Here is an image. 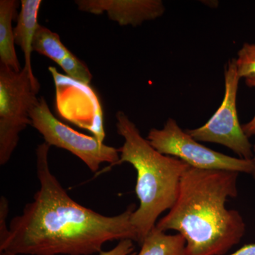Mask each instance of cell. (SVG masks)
I'll return each mask as SVG.
<instances>
[{
	"label": "cell",
	"mask_w": 255,
	"mask_h": 255,
	"mask_svg": "<svg viewBox=\"0 0 255 255\" xmlns=\"http://www.w3.org/2000/svg\"><path fill=\"white\" fill-rule=\"evenodd\" d=\"M225 255H255V243L246 245L235 253Z\"/></svg>",
	"instance_id": "ac0fdd59"
},
{
	"label": "cell",
	"mask_w": 255,
	"mask_h": 255,
	"mask_svg": "<svg viewBox=\"0 0 255 255\" xmlns=\"http://www.w3.org/2000/svg\"><path fill=\"white\" fill-rule=\"evenodd\" d=\"M66 76L85 85H90L92 75L86 64L79 59L73 53H70L58 64Z\"/></svg>",
	"instance_id": "5bb4252c"
},
{
	"label": "cell",
	"mask_w": 255,
	"mask_h": 255,
	"mask_svg": "<svg viewBox=\"0 0 255 255\" xmlns=\"http://www.w3.org/2000/svg\"><path fill=\"white\" fill-rule=\"evenodd\" d=\"M246 82L248 86L255 88V78L247 79ZM242 127H243V131L248 137L255 135V115L251 121L242 126Z\"/></svg>",
	"instance_id": "e0dca14e"
},
{
	"label": "cell",
	"mask_w": 255,
	"mask_h": 255,
	"mask_svg": "<svg viewBox=\"0 0 255 255\" xmlns=\"http://www.w3.org/2000/svg\"><path fill=\"white\" fill-rule=\"evenodd\" d=\"M18 2L16 0L0 1V64L9 67L15 72L21 68L15 49L12 21L16 14Z\"/></svg>",
	"instance_id": "8fae6325"
},
{
	"label": "cell",
	"mask_w": 255,
	"mask_h": 255,
	"mask_svg": "<svg viewBox=\"0 0 255 255\" xmlns=\"http://www.w3.org/2000/svg\"><path fill=\"white\" fill-rule=\"evenodd\" d=\"M0 255H17L13 253H7V252H0Z\"/></svg>",
	"instance_id": "ffe728a7"
},
{
	"label": "cell",
	"mask_w": 255,
	"mask_h": 255,
	"mask_svg": "<svg viewBox=\"0 0 255 255\" xmlns=\"http://www.w3.org/2000/svg\"><path fill=\"white\" fill-rule=\"evenodd\" d=\"M253 150H254L255 152V144L254 146H253ZM253 160L254 161V162L255 164V156H254V157H253ZM252 175H253V178H254V179H255V168L254 172H253V173L252 174Z\"/></svg>",
	"instance_id": "d6986e66"
},
{
	"label": "cell",
	"mask_w": 255,
	"mask_h": 255,
	"mask_svg": "<svg viewBox=\"0 0 255 255\" xmlns=\"http://www.w3.org/2000/svg\"><path fill=\"white\" fill-rule=\"evenodd\" d=\"M32 50L48 57L57 64H59L70 53L58 33L40 23L32 41Z\"/></svg>",
	"instance_id": "4fadbf2b"
},
{
	"label": "cell",
	"mask_w": 255,
	"mask_h": 255,
	"mask_svg": "<svg viewBox=\"0 0 255 255\" xmlns=\"http://www.w3.org/2000/svg\"><path fill=\"white\" fill-rule=\"evenodd\" d=\"M50 146L37 147L36 174L40 189L22 214L13 218L0 237V252L17 255H92L108 242L131 240L137 235L131 223L134 204L122 214L107 216L73 200L50 171Z\"/></svg>",
	"instance_id": "6da1fadb"
},
{
	"label": "cell",
	"mask_w": 255,
	"mask_h": 255,
	"mask_svg": "<svg viewBox=\"0 0 255 255\" xmlns=\"http://www.w3.org/2000/svg\"><path fill=\"white\" fill-rule=\"evenodd\" d=\"M133 242L131 240H122L113 249L102 251L98 255H136Z\"/></svg>",
	"instance_id": "2e32d148"
},
{
	"label": "cell",
	"mask_w": 255,
	"mask_h": 255,
	"mask_svg": "<svg viewBox=\"0 0 255 255\" xmlns=\"http://www.w3.org/2000/svg\"><path fill=\"white\" fill-rule=\"evenodd\" d=\"M48 70L55 81L58 114L62 118L90 130L94 136L104 142L106 135L102 107L80 105L99 102L92 87L60 74L53 67H50Z\"/></svg>",
	"instance_id": "ba28073f"
},
{
	"label": "cell",
	"mask_w": 255,
	"mask_h": 255,
	"mask_svg": "<svg viewBox=\"0 0 255 255\" xmlns=\"http://www.w3.org/2000/svg\"><path fill=\"white\" fill-rule=\"evenodd\" d=\"M79 10L100 15L106 12L120 26H137L162 16L165 11L161 0H77Z\"/></svg>",
	"instance_id": "9c48e42d"
},
{
	"label": "cell",
	"mask_w": 255,
	"mask_h": 255,
	"mask_svg": "<svg viewBox=\"0 0 255 255\" xmlns=\"http://www.w3.org/2000/svg\"><path fill=\"white\" fill-rule=\"evenodd\" d=\"M240 80L236 59L230 60L225 69V95L219 108L204 126L186 131L197 141L220 144L231 149L240 158L252 159L253 146L238 119Z\"/></svg>",
	"instance_id": "52a82bcc"
},
{
	"label": "cell",
	"mask_w": 255,
	"mask_h": 255,
	"mask_svg": "<svg viewBox=\"0 0 255 255\" xmlns=\"http://www.w3.org/2000/svg\"><path fill=\"white\" fill-rule=\"evenodd\" d=\"M238 172L189 167L177 201L155 227L177 231L185 239L184 255H225L244 237L246 225L229 198L238 195Z\"/></svg>",
	"instance_id": "7a4b0ae2"
},
{
	"label": "cell",
	"mask_w": 255,
	"mask_h": 255,
	"mask_svg": "<svg viewBox=\"0 0 255 255\" xmlns=\"http://www.w3.org/2000/svg\"><path fill=\"white\" fill-rule=\"evenodd\" d=\"M186 241L180 234L167 235L156 227L149 233L136 255H184Z\"/></svg>",
	"instance_id": "7c38bea8"
},
{
	"label": "cell",
	"mask_w": 255,
	"mask_h": 255,
	"mask_svg": "<svg viewBox=\"0 0 255 255\" xmlns=\"http://www.w3.org/2000/svg\"><path fill=\"white\" fill-rule=\"evenodd\" d=\"M116 119L117 132L124 138L118 164L127 162L137 172L135 193L140 204L132 213L131 223L141 246L159 216L177 201L183 174L191 166L156 150L124 112H117Z\"/></svg>",
	"instance_id": "3957f363"
},
{
	"label": "cell",
	"mask_w": 255,
	"mask_h": 255,
	"mask_svg": "<svg viewBox=\"0 0 255 255\" xmlns=\"http://www.w3.org/2000/svg\"><path fill=\"white\" fill-rule=\"evenodd\" d=\"M236 61L240 78H255V43H244Z\"/></svg>",
	"instance_id": "9a60e30c"
},
{
	"label": "cell",
	"mask_w": 255,
	"mask_h": 255,
	"mask_svg": "<svg viewBox=\"0 0 255 255\" xmlns=\"http://www.w3.org/2000/svg\"><path fill=\"white\" fill-rule=\"evenodd\" d=\"M147 140L160 153L181 159L194 168L250 174L255 170L253 159L231 157L211 150L183 130L173 119H169L162 129H150Z\"/></svg>",
	"instance_id": "5b68a950"
},
{
	"label": "cell",
	"mask_w": 255,
	"mask_h": 255,
	"mask_svg": "<svg viewBox=\"0 0 255 255\" xmlns=\"http://www.w3.org/2000/svg\"><path fill=\"white\" fill-rule=\"evenodd\" d=\"M40 84L26 69L15 72L0 64V164L9 162L19 134L31 126L30 112L38 98Z\"/></svg>",
	"instance_id": "277c9868"
},
{
	"label": "cell",
	"mask_w": 255,
	"mask_h": 255,
	"mask_svg": "<svg viewBox=\"0 0 255 255\" xmlns=\"http://www.w3.org/2000/svg\"><path fill=\"white\" fill-rule=\"evenodd\" d=\"M31 126L41 133L50 147H59L71 152L81 159L92 172H97L105 162L117 165L120 159L119 149L107 145L97 137L74 130L55 118L50 112L44 97L38 102L30 112Z\"/></svg>",
	"instance_id": "8992f818"
},
{
	"label": "cell",
	"mask_w": 255,
	"mask_h": 255,
	"mask_svg": "<svg viewBox=\"0 0 255 255\" xmlns=\"http://www.w3.org/2000/svg\"><path fill=\"white\" fill-rule=\"evenodd\" d=\"M41 4V0H21L17 23L14 28L15 44L21 48L24 55L23 68L27 70L33 79L36 78L31 66L32 41L37 26L39 24L38 16Z\"/></svg>",
	"instance_id": "30bf717a"
}]
</instances>
